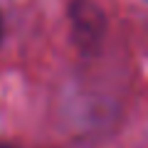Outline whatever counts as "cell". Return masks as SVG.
<instances>
[{
    "label": "cell",
    "mask_w": 148,
    "mask_h": 148,
    "mask_svg": "<svg viewBox=\"0 0 148 148\" xmlns=\"http://www.w3.org/2000/svg\"><path fill=\"white\" fill-rule=\"evenodd\" d=\"M74 22H77V35L84 37V40H94L101 32V15L91 3H82V12L74 15Z\"/></svg>",
    "instance_id": "1"
},
{
    "label": "cell",
    "mask_w": 148,
    "mask_h": 148,
    "mask_svg": "<svg viewBox=\"0 0 148 148\" xmlns=\"http://www.w3.org/2000/svg\"><path fill=\"white\" fill-rule=\"evenodd\" d=\"M0 148H10V146H5V143H0Z\"/></svg>",
    "instance_id": "2"
},
{
    "label": "cell",
    "mask_w": 148,
    "mask_h": 148,
    "mask_svg": "<svg viewBox=\"0 0 148 148\" xmlns=\"http://www.w3.org/2000/svg\"><path fill=\"white\" fill-rule=\"evenodd\" d=\"M0 32H3V22H0Z\"/></svg>",
    "instance_id": "3"
}]
</instances>
